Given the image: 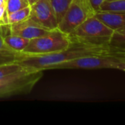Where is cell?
I'll return each mask as SVG.
<instances>
[{
    "mask_svg": "<svg viewBox=\"0 0 125 125\" xmlns=\"http://www.w3.org/2000/svg\"><path fill=\"white\" fill-rule=\"evenodd\" d=\"M111 45H91L71 41L70 45L62 51L42 55H30L25 53L23 59L17 62L29 71H44L56 64L65 62L84 56H107Z\"/></svg>",
    "mask_w": 125,
    "mask_h": 125,
    "instance_id": "obj_1",
    "label": "cell"
},
{
    "mask_svg": "<svg viewBox=\"0 0 125 125\" xmlns=\"http://www.w3.org/2000/svg\"><path fill=\"white\" fill-rule=\"evenodd\" d=\"M114 31L94 15L90 17L69 35L71 41L91 45H110Z\"/></svg>",
    "mask_w": 125,
    "mask_h": 125,
    "instance_id": "obj_2",
    "label": "cell"
},
{
    "mask_svg": "<svg viewBox=\"0 0 125 125\" xmlns=\"http://www.w3.org/2000/svg\"><path fill=\"white\" fill-rule=\"evenodd\" d=\"M42 76V71H23L0 78V97L31 92Z\"/></svg>",
    "mask_w": 125,
    "mask_h": 125,
    "instance_id": "obj_3",
    "label": "cell"
},
{
    "mask_svg": "<svg viewBox=\"0 0 125 125\" xmlns=\"http://www.w3.org/2000/svg\"><path fill=\"white\" fill-rule=\"evenodd\" d=\"M71 44L69 35L58 28L43 36L30 40L22 51L30 55L48 54L67 48Z\"/></svg>",
    "mask_w": 125,
    "mask_h": 125,
    "instance_id": "obj_4",
    "label": "cell"
},
{
    "mask_svg": "<svg viewBox=\"0 0 125 125\" xmlns=\"http://www.w3.org/2000/svg\"><path fill=\"white\" fill-rule=\"evenodd\" d=\"M89 0H72L63 18L58 24V29L70 34L86 20L95 15Z\"/></svg>",
    "mask_w": 125,
    "mask_h": 125,
    "instance_id": "obj_5",
    "label": "cell"
},
{
    "mask_svg": "<svg viewBox=\"0 0 125 125\" xmlns=\"http://www.w3.org/2000/svg\"><path fill=\"white\" fill-rule=\"evenodd\" d=\"M119 61L112 56H90L78 58L51 66L48 70L55 69H117Z\"/></svg>",
    "mask_w": 125,
    "mask_h": 125,
    "instance_id": "obj_6",
    "label": "cell"
},
{
    "mask_svg": "<svg viewBox=\"0 0 125 125\" xmlns=\"http://www.w3.org/2000/svg\"><path fill=\"white\" fill-rule=\"evenodd\" d=\"M30 7V19L51 30L58 28L59 21L55 10L49 0H37Z\"/></svg>",
    "mask_w": 125,
    "mask_h": 125,
    "instance_id": "obj_7",
    "label": "cell"
},
{
    "mask_svg": "<svg viewBox=\"0 0 125 125\" xmlns=\"http://www.w3.org/2000/svg\"><path fill=\"white\" fill-rule=\"evenodd\" d=\"M10 27L12 34L28 40H32L43 36L53 31L40 26L30 18L19 23L10 24Z\"/></svg>",
    "mask_w": 125,
    "mask_h": 125,
    "instance_id": "obj_8",
    "label": "cell"
},
{
    "mask_svg": "<svg viewBox=\"0 0 125 125\" xmlns=\"http://www.w3.org/2000/svg\"><path fill=\"white\" fill-rule=\"evenodd\" d=\"M94 16L114 31L125 26V12L99 11Z\"/></svg>",
    "mask_w": 125,
    "mask_h": 125,
    "instance_id": "obj_9",
    "label": "cell"
},
{
    "mask_svg": "<svg viewBox=\"0 0 125 125\" xmlns=\"http://www.w3.org/2000/svg\"><path fill=\"white\" fill-rule=\"evenodd\" d=\"M25 53L11 48L4 40L0 31V64L17 62L23 59Z\"/></svg>",
    "mask_w": 125,
    "mask_h": 125,
    "instance_id": "obj_10",
    "label": "cell"
},
{
    "mask_svg": "<svg viewBox=\"0 0 125 125\" xmlns=\"http://www.w3.org/2000/svg\"><path fill=\"white\" fill-rule=\"evenodd\" d=\"M0 31L2 35V37L4 40V42L12 49L18 51H23L25 48L28 45L29 43L30 40L16 36L14 34H12L10 32V27L8 31V33L4 32V30L1 29L0 26Z\"/></svg>",
    "mask_w": 125,
    "mask_h": 125,
    "instance_id": "obj_11",
    "label": "cell"
},
{
    "mask_svg": "<svg viewBox=\"0 0 125 125\" xmlns=\"http://www.w3.org/2000/svg\"><path fill=\"white\" fill-rule=\"evenodd\" d=\"M99 11L125 12V0H105Z\"/></svg>",
    "mask_w": 125,
    "mask_h": 125,
    "instance_id": "obj_12",
    "label": "cell"
},
{
    "mask_svg": "<svg viewBox=\"0 0 125 125\" xmlns=\"http://www.w3.org/2000/svg\"><path fill=\"white\" fill-rule=\"evenodd\" d=\"M31 13V7L30 5L18 10L10 15H8L9 24H13L16 23H19L29 18Z\"/></svg>",
    "mask_w": 125,
    "mask_h": 125,
    "instance_id": "obj_13",
    "label": "cell"
},
{
    "mask_svg": "<svg viewBox=\"0 0 125 125\" xmlns=\"http://www.w3.org/2000/svg\"><path fill=\"white\" fill-rule=\"evenodd\" d=\"M51 3L57 18V20L59 21L63 18L65 12L67 11L70 2L72 0H49Z\"/></svg>",
    "mask_w": 125,
    "mask_h": 125,
    "instance_id": "obj_14",
    "label": "cell"
},
{
    "mask_svg": "<svg viewBox=\"0 0 125 125\" xmlns=\"http://www.w3.org/2000/svg\"><path fill=\"white\" fill-rule=\"evenodd\" d=\"M24 70L26 69H25L16 62L0 64V78L8 76L10 75L23 71Z\"/></svg>",
    "mask_w": 125,
    "mask_h": 125,
    "instance_id": "obj_15",
    "label": "cell"
},
{
    "mask_svg": "<svg viewBox=\"0 0 125 125\" xmlns=\"http://www.w3.org/2000/svg\"><path fill=\"white\" fill-rule=\"evenodd\" d=\"M110 45L112 46H125V26L114 31Z\"/></svg>",
    "mask_w": 125,
    "mask_h": 125,
    "instance_id": "obj_16",
    "label": "cell"
},
{
    "mask_svg": "<svg viewBox=\"0 0 125 125\" xmlns=\"http://www.w3.org/2000/svg\"><path fill=\"white\" fill-rule=\"evenodd\" d=\"M29 4L26 0H7V12L10 15L18 10L29 6Z\"/></svg>",
    "mask_w": 125,
    "mask_h": 125,
    "instance_id": "obj_17",
    "label": "cell"
},
{
    "mask_svg": "<svg viewBox=\"0 0 125 125\" xmlns=\"http://www.w3.org/2000/svg\"><path fill=\"white\" fill-rule=\"evenodd\" d=\"M110 53L108 55L125 57V46H112L110 48Z\"/></svg>",
    "mask_w": 125,
    "mask_h": 125,
    "instance_id": "obj_18",
    "label": "cell"
},
{
    "mask_svg": "<svg viewBox=\"0 0 125 125\" xmlns=\"http://www.w3.org/2000/svg\"><path fill=\"white\" fill-rule=\"evenodd\" d=\"M89 1L90 2V4L92 6L93 9L97 12L99 11V10L100 8V6L105 1V0H89Z\"/></svg>",
    "mask_w": 125,
    "mask_h": 125,
    "instance_id": "obj_19",
    "label": "cell"
},
{
    "mask_svg": "<svg viewBox=\"0 0 125 125\" xmlns=\"http://www.w3.org/2000/svg\"><path fill=\"white\" fill-rule=\"evenodd\" d=\"M6 12H7V4H3V5H1L0 6V22H1V26L4 25L3 18H4V14H5Z\"/></svg>",
    "mask_w": 125,
    "mask_h": 125,
    "instance_id": "obj_20",
    "label": "cell"
},
{
    "mask_svg": "<svg viewBox=\"0 0 125 125\" xmlns=\"http://www.w3.org/2000/svg\"><path fill=\"white\" fill-rule=\"evenodd\" d=\"M108 56H110V55H108ZM114 57H115L117 60L119 61V67H118V70L125 71V60H123V59H119V58L116 57V56H114Z\"/></svg>",
    "mask_w": 125,
    "mask_h": 125,
    "instance_id": "obj_21",
    "label": "cell"
},
{
    "mask_svg": "<svg viewBox=\"0 0 125 125\" xmlns=\"http://www.w3.org/2000/svg\"><path fill=\"white\" fill-rule=\"evenodd\" d=\"M37 1V0H28V2H29V5H31V4H33L34 3H35Z\"/></svg>",
    "mask_w": 125,
    "mask_h": 125,
    "instance_id": "obj_22",
    "label": "cell"
},
{
    "mask_svg": "<svg viewBox=\"0 0 125 125\" xmlns=\"http://www.w3.org/2000/svg\"><path fill=\"white\" fill-rule=\"evenodd\" d=\"M7 4V2L4 0H0V6L3 5V4Z\"/></svg>",
    "mask_w": 125,
    "mask_h": 125,
    "instance_id": "obj_23",
    "label": "cell"
},
{
    "mask_svg": "<svg viewBox=\"0 0 125 125\" xmlns=\"http://www.w3.org/2000/svg\"><path fill=\"white\" fill-rule=\"evenodd\" d=\"M111 56V55H110ZM116 57H118V58H119V59H123V60H125V57H121V56H116Z\"/></svg>",
    "mask_w": 125,
    "mask_h": 125,
    "instance_id": "obj_24",
    "label": "cell"
},
{
    "mask_svg": "<svg viewBox=\"0 0 125 125\" xmlns=\"http://www.w3.org/2000/svg\"><path fill=\"white\" fill-rule=\"evenodd\" d=\"M0 26H1V22H0Z\"/></svg>",
    "mask_w": 125,
    "mask_h": 125,
    "instance_id": "obj_25",
    "label": "cell"
},
{
    "mask_svg": "<svg viewBox=\"0 0 125 125\" xmlns=\"http://www.w3.org/2000/svg\"><path fill=\"white\" fill-rule=\"evenodd\" d=\"M4 1H6V2H7V0H4Z\"/></svg>",
    "mask_w": 125,
    "mask_h": 125,
    "instance_id": "obj_26",
    "label": "cell"
},
{
    "mask_svg": "<svg viewBox=\"0 0 125 125\" xmlns=\"http://www.w3.org/2000/svg\"><path fill=\"white\" fill-rule=\"evenodd\" d=\"M26 1H28V0H26Z\"/></svg>",
    "mask_w": 125,
    "mask_h": 125,
    "instance_id": "obj_27",
    "label": "cell"
}]
</instances>
